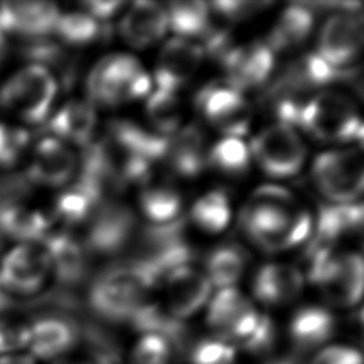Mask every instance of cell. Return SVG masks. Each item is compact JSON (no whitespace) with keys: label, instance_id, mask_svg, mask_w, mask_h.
<instances>
[{"label":"cell","instance_id":"cell-1","mask_svg":"<svg viewBox=\"0 0 364 364\" xmlns=\"http://www.w3.org/2000/svg\"><path fill=\"white\" fill-rule=\"evenodd\" d=\"M242 225L262 249L276 252L306 242L313 230L310 213L276 185L259 188L242 212Z\"/></svg>","mask_w":364,"mask_h":364},{"label":"cell","instance_id":"cell-2","mask_svg":"<svg viewBox=\"0 0 364 364\" xmlns=\"http://www.w3.org/2000/svg\"><path fill=\"white\" fill-rule=\"evenodd\" d=\"M159 284L155 274L134 257L105 267L90 284L88 304L101 318L109 321L134 320L149 301L151 291Z\"/></svg>","mask_w":364,"mask_h":364},{"label":"cell","instance_id":"cell-3","mask_svg":"<svg viewBox=\"0 0 364 364\" xmlns=\"http://www.w3.org/2000/svg\"><path fill=\"white\" fill-rule=\"evenodd\" d=\"M151 80L132 55L111 54L91 70L87 91L91 104L114 107L148 95Z\"/></svg>","mask_w":364,"mask_h":364},{"label":"cell","instance_id":"cell-4","mask_svg":"<svg viewBox=\"0 0 364 364\" xmlns=\"http://www.w3.org/2000/svg\"><path fill=\"white\" fill-rule=\"evenodd\" d=\"M57 95V80L41 64H30L11 77L0 88V104L26 122L46 119Z\"/></svg>","mask_w":364,"mask_h":364},{"label":"cell","instance_id":"cell-5","mask_svg":"<svg viewBox=\"0 0 364 364\" xmlns=\"http://www.w3.org/2000/svg\"><path fill=\"white\" fill-rule=\"evenodd\" d=\"M299 128L323 141H354L363 136V122L353 101L338 92L323 91L304 101Z\"/></svg>","mask_w":364,"mask_h":364},{"label":"cell","instance_id":"cell-6","mask_svg":"<svg viewBox=\"0 0 364 364\" xmlns=\"http://www.w3.org/2000/svg\"><path fill=\"white\" fill-rule=\"evenodd\" d=\"M263 316L242 291L223 287L210 296L205 318L209 334L233 344L240 353L256 333Z\"/></svg>","mask_w":364,"mask_h":364},{"label":"cell","instance_id":"cell-7","mask_svg":"<svg viewBox=\"0 0 364 364\" xmlns=\"http://www.w3.org/2000/svg\"><path fill=\"white\" fill-rule=\"evenodd\" d=\"M311 175L318 191L334 203L354 202L364 186V168L358 151L333 149L316 156Z\"/></svg>","mask_w":364,"mask_h":364},{"label":"cell","instance_id":"cell-8","mask_svg":"<svg viewBox=\"0 0 364 364\" xmlns=\"http://www.w3.org/2000/svg\"><path fill=\"white\" fill-rule=\"evenodd\" d=\"M81 240L88 256H115L125 250L136 233V218L124 203L105 200L87 220Z\"/></svg>","mask_w":364,"mask_h":364},{"label":"cell","instance_id":"cell-9","mask_svg":"<svg viewBox=\"0 0 364 364\" xmlns=\"http://www.w3.org/2000/svg\"><path fill=\"white\" fill-rule=\"evenodd\" d=\"M249 151L262 171L273 178L296 175L306 161V146L296 129L279 122L262 129Z\"/></svg>","mask_w":364,"mask_h":364},{"label":"cell","instance_id":"cell-10","mask_svg":"<svg viewBox=\"0 0 364 364\" xmlns=\"http://www.w3.org/2000/svg\"><path fill=\"white\" fill-rule=\"evenodd\" d=\"M196 105L225 136L240 138L247 132L252 119L250 105L242 91L226 80L202 88L196 95Z\"/></svg>","mask_w":364,"mask_h":364},{"label":"cell","instance_id":"cell-11","mask_svg":"<svg viewBox=\"0 0 364 364\" xmlns=\"http://www.w3.org/2000/svg\"><path fill=\"white\" fill-rule=\"evenodd\" d=\"M50 255L44 245L26 242L13 247L0 264V286L18 296L40 291L51 273Z\"/></svg>","mask_w":364,"mask_h":364},{"label":"cell","instance_id":"cell-12","mask_svg":"<svg viewBox=\"0 0 364 364\" xmlns=\"http://www.w3.org/2000/svg\"><path fill=\"white\" fill-rule=\"evenodd\" d=\"M164 311L172 320H188L199 313L212 296V284L205 273L189 266L169 272L162 283Z\"/></svg>","mask_w":364,"mask_h":364},{"label":"cell","instance_id":"cell-13","mask_svg":"<svg viewBox=\"0 0 364 364\" xmlns=\"http://www.w3.org/2000/svg\"><path fill=\"white\" fill-rule=\"evenodd\" d=\"M80 343V328L68 317L43 316L30 321V336L26 353L37 363H54L68 355Z\"/></svg>","mask_w":364,"mask_h":364},{"label":"cell","instance_id":"cell-14","mask_svg":"<svg viewBox=\"0 0 364 364\" xmlns=\"http://www.w3.org/2000/svg\"><path fill=\"white\" fill-rule=\"evenodd\" d=\"M363 46L361 18L353 13H340L328 17L323 24L316 53L330 65L351 68Z\"/></svg>","mask_w":364,"mask_h":364},{"label":"cell","instance_id":"cell-15","mask_svg":"<svg viewBox=\"0 0 364 364\" xmlns=\"http://www.w3.org/2000/svg\"><path fill=\"white\" fill-rule=\"evenodd\" d=\"M353 77L351 68H336L316 51L307 53L290 63L269 92H289L303 95L338 80Z\"/></svg>","mask_w":364,"mask_h":364},{"label":"cell","instance_id":"cell-16","mask_svg":"<svg viewBox=\"0 0 364 364\" xmlns=\"http://www.w3.org/2000/svg\"><path fill=\"white\" fill-rule=\"evenodd\" d=\"M316 286L328 306L350 309L363 296V259L358 253L337 255Z\"/></svg>","mask_w":364,"mask_h":364},{"label":"cell","instance_id":"cell-17","mask_svg":"<svg viewBox=\"0 0 364 364\" xmlns=\"http://www.w3.org/2000/svg\"><path fill=\"white\" fill-rule=\"evenodd\" d=\"M226 81L239 91L262 85L273 73L274 53L262 41L232 47L222 58Z\"/></svg>","mask_w":364,"mask_h":364},{"label":"cell","instance_id":"cell-18","mask_svg":"<svg viewBox=\"0 0 364 364\" xmlns=\"http://www.w3.org/2000/svg\"><path fill=\"white\" fill-rule=\"evenodd\" d=\"M203 60L198 44L183 38H172L164 44L155 64L154 80L158 90L176 92L191 81Z\"/></svg>","mask_w":364,"mask_h":364},{"label":"cell","instance_id":"cell-19","mask_svg":"<svg viewBox=\"0 0 364 364\" xmlns=\"http://www.w3.org/2000/svg\"><path fill=\"white\" fill-rule=\"evenodd\" d=\"M336 328V317L328 307L307 304L291 314L287 337L297 351L314 354L334 341Z\"/></svg>","mask_w":364,"mask_h":364},{"label":"cell","instance_id":"cell-20","mask_svg":"<svg viewBox=\"0 0 364 364\" xmlns=\"http://www.w3.org/2000/svg\"><path fill=\"white\" fill-rule=\"evenodd\" d=\"M77 168V156L65 142L55 136H46L33 149L28 176L41 185L60 186L73 178Z\"/></svg>","mask_w":364,"mask_h":364},{"label":"cell","instance_id":"cell-21","mask_svg":"<svg viewBox=\"0 0 364 364\" xmlns=\"http://www.w3.org/2000/svg\"><path fill=\"white\" fill-rule=\"evenodd\" d=\"M60 11L48 1L0 3V28L4 33L40 37L54 31Z\"/></svg>","mask_w":364,"mask_h":364},{"label":"cell","instance_id":"cell-22","mask_svg":"<svg viewBox=\"0 0 364 364\" xmlns=\"http://www.w3.org/2000/svg\"><path fill=\"white\" fill-rule=\"evenodd\" d=\"M304 284L301 272L284 263H269L259 269L253 280L256 299L269 307H280L294 301Z\"/></svg>","mask_w":364,"mask_h":364},{"label":"cell","instance_id":"cell-23","mask_svg":"<svg viewBox=\"0 0 364 364\" xmlns=\"http://www.w3.org/2000/svg\"><path fill=\"white\" fill-rule=\"evenodd\" d=\"M168 30L166 13L155 1L134 3L119 23L121 36L128 44L145 48L158 43Z\"/></svg>","mask_w":364,"mask_h":364},{"label":"cell","instance_id":"cell-24","mask_svg":"<svg viewBox=\"0 0 364 364\" xmlns=\"http://www.w3.org/2000/svg\"><path fill=\"white\" fill-rule=\"evenodd\" d=\"M205 135L198 125H188L168 136L164 164L176 175L192 178L206 165Z\"/></svg>","mask_w":364,"mask_h":364},{"label":"cell","instance_id":"cell-25","mask_svg":"<svg viewBox=\"0 0 364 364\" xmlns=\"http://www.w3.org/2000/svg\"><path fill=\"white\" fill-rule=\"evenodd\" d=\"M363 226V206L360 202L327 203L320 206L317 220L313 223L311 242L336 247V243L347 233Z\"/></svg>","mask_w":364,"mask_h":364},{"label":"cell","instance_id":"cell-26","mask_svg":"<svg viewBox=\"0 0 364 364\" xmlns=\"http://www.w3.org/2000/svg\"><path fill=\"white\" fill-rule=\"evenodd\" d=\"M97 114L90 101H68L50 121V129L61 141L85 146L92 141Z\"/></svg>","mask_w":364,"mask_h":364},{"label":"cell","instance_id":"cell-27","mask_svg":"<svg viewBox=\"0 0 364 364\" xmlns=\"http://www.w3.org/2000/svg\"><path fill=\"white\" fill-rule=\"evenodd\" d=\"M44 246L50 255L51 270L63 283L74 284L87 276L90 256L80 240L67 235H55Z\"/></svg>","mask_w":364,"mask_h":364},{"label":"cell","instance_id":"cell-28","mask_svg":"<svg viewBox=\"0 0 364 364\" xmlns=\"http://www.w3.org/2000/svg\"><path fill=\"white\" fill-rule=\"evenodd\" d=\"M313 10L303 3L291 4L282 11L269 33L266 44L274 51H287L301 46L311 33Z\"/></svg>","mask_w":364,"mask_h":364},{"label":"cell","instance_id":"cell-29","mask_svg":"<svg viewBox=\"0 0 364 364\" xmlns=\"http://www.w3.org/2000/svg\"><path fill=\"white\" fill-rule=\"evenodd\" d=\"M165 13L168 27L183 40L200 38L212 23L209 4L203 1H171Z\"/></svg>","mask_w":364,"mask_h":364},{"label":"cell","instance_id":"cell-30","mask_svg":"<svg viewBox=\"0 0 364 364\" xmlns=\"http://www.w3.org/2000/svg\"><path fill=\"white\" fill-rule=\"evenodd\" d=\"M246 266V256L242 249L232 245H225L213 249L206 259V277L210 284L233 287L239 280Z\"/></svg>","mask_w":364,"mask_h":364},{"label":"cell","instance_id":"cell-31","mask_svg":"<svg viewBox=\"0 0 364 364\" xmlns=\"http://www.w3.org/2000/svg\"><path fill=\"white\" fill-rule=\"evenodd\" d=\"M173 344L162 330H144L127 353V364H173Z\"/></svg>","mask_w":364,"mask_h":364},{"label":"cell","instance_id":"cell-32","mask_svg":"<svg viewBox=\"0 0 364 364\" xmlns=\"http://www.w3.org/2000/svg\"><path fill=\"white\" fill-rule=\"evenodd\" d=\"M146 115L159 135L171 136L182 121V107L175 92L155 90L146 100Z\"/></svg>","mask_w":364,"mask_h":364},{"label":"cell","instance_id":"cell-33","mask_svg":"<svg viewBox=\"0 0 364 364\" xmlns=\"http://www.w3.org/2000/svg\"><path fill=\"white\" fill-rule=\"evenodd\" d=\"M139 203L152 225L169 223L181 218L182 200L176 191L166 186H149L142 191Z\"/></svg>","mask_w":364,"mask_h":364},{"label":"cell","instance_id":"cell-34","mask_svg":"<svg viewBox=\"0 0 364 364\" xmlns=\"http://www.w3.org/2000/svg\"><path fill=\"white\" fill-rule=\"evenodd\" d=\"M206 164L222 173L240 175L249 168L250 151L240 138L225 136L208 151Z\"/></svg>","mask_w":364,"mask_h":364},{"label":"cell","instance_id":"cell-35","mask_svg":"<svg viewBox=\"0 0 364 364\" xmlns=\"http://www.w3.org/2000/svg\"><path fill=\"white\" fill-rule=\"evenodd\" d=\"M191 216L193 222L208 230L220 232L230 220V203L222 191H212L200 196L192 206Z\"/></svg>","mask_w":364,"mask_h":364},{"label":"cell","instance_id":"cell-36","mask_svg":"<svg viewBox=\"0 0 364 364\" xmlns=\"http://www.w3.org/2000/svg\"><path fill=\"white\" fill-rule=\"evenodd\" d=\"M54 31L70 46H85L102 34L100 21L85 11L60 14Z\"/></svg>","mask_w":364,"mask_h":364},{"label":"cell","instance_id":"cell-37","mask_svg":"<svg viewBox=\"0 0 364 364\" xmlns=\"http://www.w3.org/2000/svg\"><path fill=\"white\" fill-rule=\"evenodd\" d=\"M239 350L212 334L198 338L188 354L189 364H239Z\"/></svg>","mask_w":364,"mask_h":364},{"label":"cell","instance_id":"cell-38","mask_svg":"<svg viewBox=\"0 0 364 364\" xmlns=\"http://www.w3.org/2000/svg\"><path fill=\"white\" fill-rule=\"evenodd\" d=\"M30 336V323L21 318H0V355L26 353Z\"/></svg>","mask_w":364,"mask_h":364},{"label":"cell","instance_id":"cell-39","mask_svg":"<svg viewBox=\"0 0 364 364\" xmlns=\"http://www.w3.org/2000/svg\"><path fill=\"white\" fill-rule=\"evenodd\" d=\"M307 364H364V360L360 348L333 341L311 354Z\"/></svg>","mask_w":364,"mask_h":364},{"label":"cell","instance_id":"cell-40","mask_svg":"<svg viewBox=\"0 0 364 364\" xmlns=\"http://www.w3.org/2000/svg\"><path fill=\"white\" fill-rule=\"evenodd\" d=\"M28 142V135L18 127L0 124V164L10 165L18 159Z\"/></svg>","mask_w":364,"mask_h":364},{"label":"cell","instance_id":"cell-41","mask_svg":"<svg viewBox=\"0 0 364 364\" xmlns=\"http://www.w3.org/2000/svg\"><path fill=\"white\" fill-rule=\"evenodd\" d=\"M270 4H272L270 1H256V0H250V1L225 0V1L210 3L215 13H218L219 16H222L223 18L230 20V21H240V20L253 17L255 14H257L260 10L269 7Z\"/></svg>","mask_w":364,"mask_h":364},{"label":"cell","instance_id":"cell-42","mask_svg":"<svg viewBox=\"0 0 364 364\" xmlns=\"http://www.w3.org/2000/svg\"><path fill=\"white\" fill-rule=\"evenodd\" d=\"M82 6H84V11L87 14H90L97 21H101V20L111 18L125 4L118 0H112V1H91L90 0V1L82 3Z\"/></svg>","mask_w":364,"mask_h":364},{"label":"cell","instance_id":"cell-43","mask_svg":"<svg viewBox=\"0 0 364 364\" xmlns=\"http://www.w3.org/2000/svg\"><path fill=\"white\" fill-rule=\"evenodd\" d=\"M0 364H38V363L27 353H14V354L0 355Z\"/></svg>","mask_w":364,"mask_h":364},{"label":"cell","instance_id":"cell-44","mask_svg":"<svg viewBox=\"0 0 364 364\" xmlns=\"http://www.w3.org/2000/svg\"><path fill=\"white\" fill-rule=\"evenodd\" d=\"M51 364H102L94 358L88 357H75V355H68L65 358H61L58 361H54Z\"/></svg>","mask_w":364,"mask_h":364},{"label":"cell","instance_id":"cell-45","mask_svg":"<svg viewBox=\"0 0 364 364\" xmlns=\"http://www.w3.org/2000/svg\"><path fill=\"white\" fill-rule=\"evenodd\" d=\"M4 50H6V40H4V31H3L1 28H0V60L3 58Z\"/></svg>","mask_w":364,"mask_h":364}]
</instances>
